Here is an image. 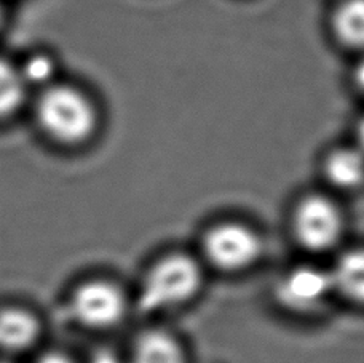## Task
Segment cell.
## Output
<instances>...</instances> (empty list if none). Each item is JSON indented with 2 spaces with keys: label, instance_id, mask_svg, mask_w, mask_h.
I'll use <instances>...</instances> for the list:
<instances>
[{
  "label": "cell",
  "instance_id": "1",
  "mask_svg": "<svg viewBox=\"0 0 364 363\" xmlns=\"http://www.w3.org/2000/svg\"><path fill=\"white\" fill-rule=\"evenodd\" d=\"M61 312L70 325L83 332H107L119 327L128 312L120 285L104 277H87L64 291Z\"/></svg>",
  "mask_w": 364,
  "mask_h": 363
},
{
  "label": "cell",
  "instance_id": "2",
  "mask_svg": "<svg viewBox=\"0 0 364 363\" xmlns=\"http://www.w3.org/2000/svg\"><path fill=\"white\" fill-rule=\"evenodd\" d=\"M37 123L43 135L61 147H80L93 138L97 111L87 95L69 87L48 90L37 105Z\"/></svg>",
  "mask_w": 364,
  "mask_h": 363
},
{
  "label": "cell",
  "instance_id": "3",
  "mask_svg": "<svg viewBox=\"0 0 364 363\" xmlns=\"http://www.w3.org/2000/svg\"><path fill=\"white\" fill-rule=\"evenodd\" d=\"M203 272L193 258L173 253L159 259L144 277L138 296L141 314H157L179 307L197 296Z\"/></svg>",
  "mask_w": 364,
  "mask_h": 363
},
{
  "label": "cell",
  "instance_id": "4",
  "mask_svg": "<svg viewBox=\"0 0 364 363\" xmlns=\"http://www.w3.org/2000/svg\"><path fill=\"white\" fill-rule=\"evenodd\" d=\"M48 319L26 300H0V357L21 360L47 346Z\"/></svg>",
  "mask_w": 364,
  "mask_h": 363
},
{
  "label": "cell",
  "instance_id": "5",
  "mask_svg": "<svg viewBox=\"0 0 364 363\" xmlns=\"http://www.w3.org/2000/svg\"><path fill=\"white\" fill-rule=\"evenodd\" d=\"M208 263L219 270L240 272L251 268L262 253V242L255 231L240 223H223L203 237Z\"/></svg>",
  "mask_w": 364,
  "mask_h": 363
},
{
  "label": "cell",
  "instance_id": "6",
  "mask_svg": "<svg viewBox=\"0 0 364 363\" xmlns=\"http://www.w3.org/2000/svg\"><path fill=\"white\" fill-rule=\"evenodd\" d=\"M292 231L305 250L328 251L339 243L342 237V213L333 200L324 196H307L294 210Z\"/></svg>",
  "mask_w": 364,
  "mask_h": 363
},
{
  "label": "cell",
  "instance_id": "7",
  "mask_svg": "<svg viewBox=\"0 0 364 363\" xmlns=\"http://www.w3.org/2000/svg\"><path fill=\"white\" fill-rule=\"evenodd\" d=\"M334 291L329 270L301 265L282 277L277 285V300L284 309L309 314L320 309Z\"/></svg>",
  "mask_w": 364,
  "mask_h": 363
},
{
  "label": "cell",
  "instance_id": "8",
  "mask_svg": "<svg viewBox=\"0 0 364 363\" xmlns=\"http://www.w3.org/2000/svg\"><path fill=\"white\" fill-rule=\"evenodd\" d=\"M331 31L342 47L364 51V0H341L331 15Z\"/></svg>",
  "mask_w": 364,
  "mask_h": 363
},
{
  "label": "cell",
  "instance_id": "9",
  "mask_svg": "<svg viewBox=\"0 0 364 363\" xmlns=\"http://www.w3.org/2000/svg\"><path fill=\"white\" fill-rule=\"evenodd\" d=\"M324 174L337 189H356L364 183V152L360 147H341L324 160Z\"/></svg>",
  "mask_w": 364,
  "mask_h": 363
},
{
  "label": "cell",
  "instance_id": "10",
  "mask_svg": "<svg viewBox=\"0 0 364 363\" xmlns=\"http://www.w3.org/2000/svg\"><path fill=\"white\" fill-rule=\"evenodd\" d=\"M329 272L334 291L350 302L364 306V248L343 253Z\"/></svg>",
  "mask_w": 364,
  "mask_h": 363
},
{
  "label": "cell",
  "instance_id": "11",
  "mask_svg": "<svg viewBox=\"0 0 364 363\" xmlns=\"http://www.w3.org/2000/svg\"><path fill=\"white\" fill-rule=\"evenodd\" d=\"M132 363H186V355L174 336L151 330L136 338Z\"/></svg>",
  "mask_w": 364,
  "mask_h": 363
},
{
  "label": "cell",
  "instance_id": "12",
  "mask_svg": "<svg viewBox=\"0 0 364 363\" xmlns=\"http://www.w3.org/2000/svg\"><path fill=\"white\" fill-rule=\"evenodd\" d=\"M24 98V80L16 69L0 60V120L18 111Z\"/></svg>",
  "mask_w": 364,
  "mask_h": 363
},
{
  "label": "cell",
  "instance_id": "13",
  "mask_svg": "<svg viewBox=\"0 0 364 363\" xmlns=\"http://www.w3.org/2000/svg\"><path fill=\"white\" fill-rule=\"evenodd\" d=\"M53 74V64L45 56H36L28 61L24 66V73L21 74L24 82L29 83H42L47 82Z\"/></svg>",
  "mask_w": 364,
  "mask_h": 363
},
{
  "label": "cell",
  "instance_id": "14",
  "mask_svg": "<svg viewBox=\"0 0 364 363\" xmlns=\"http://www.w3.org/2000/svg\"><path fill=\"white\" fill-rule=\"evenodd\" d=\"M29 363H79L74 355H70L68 351L53 346H45L37 354L32 355Z\"/></svg>",
  "mask_w": 364,
  "mask_h": 363
},
{
  "label": "cell",
  "instance_id": "15",
  "mask_svg": "<svg viewBox=\"0 0 364 363\" xmlns=\"http://www.w3.org/2000/svg\"><path fill=\"white\" fill-rule=\"evenodd\" d=\"M353 83H355V87L364 95V56L361 58L358 64H356L353 69Z\"/></svg>",
  "mask_w": 364,
  "mask_h": 363
},
{
  "label": "cell",
  "instance_id": "16",
  "mask_svg": "<svg viewBox=\"0 0 364 363\" xmlns=\"http://www.w3.org/2000/svg\"><path fill=\"white\" fill-rule=\"evenodd\" d=\"M88 363H122V362L117 359L114 354L104 351V352H97L96 355H93V359H91Z\"/></svg>",
  "mask_w": 364,
  "mask_h": 363
},
{
  "label": "cell",
  "instance_id": "17",
  "mask_svg": "<svg viewBox=\"0 0 364 363\" xmlns=\"http://www.w3.org/2000/svg\"><path fill=\"white\" fill-rule=\"evenodd\" d=\"M356 138H358V147L364 152V117L360 120L358 128H356Z\"/></svg>",
  "mask_w": 364,
  "mask_h": 363
},
{
  "label": "cell",
  "instance_id": "18",
  "mask_svg": "<svg viewBox=\"0 0 364 363\" xmlns=\"http://www.w3.org/2000/svg\"><path fill=\"white\" fill-rule=\"evenodd\" d=\"M0 363H23L21 360H15V359H6V357H0Z\"/></svg>",
  "mask_w": 364,
  "mask_h": 363
}]
</instances>
